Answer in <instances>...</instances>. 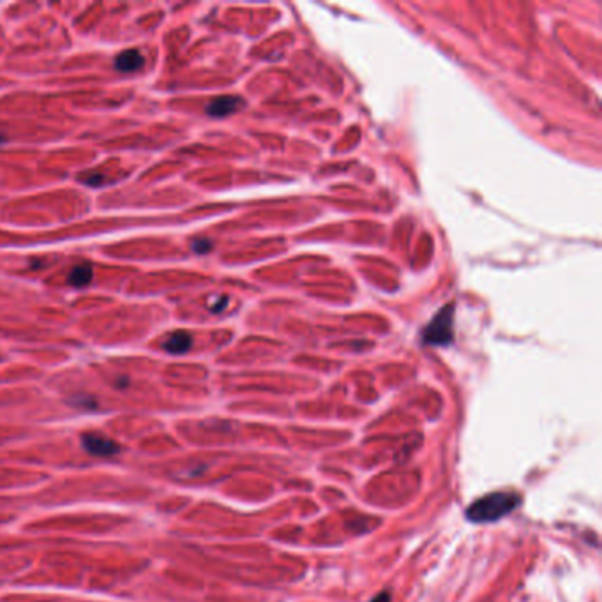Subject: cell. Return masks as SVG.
I'll list each match as a JSON object with an SVG mask.
<instances>
[{"label":"cell","instance_id":"10","mask_svg":"<svg viewBox=\"0 0 602 602\" xmlns=\"http://www.w3.org/2000/svg\"><path fill=\"white\" fill-rule=\"evenodd\" d=\"M193 249H195L196 255H205V253L212 249V242L208 239H198L193 242Z\"/></svg>","mask_w":602,"mask_h":602},{"label":"cell","instance_id":"12","mask_svg":"<svg viewBox=\"0 0 602 602\" xmlns=\"http://www.w3.org/2000/svg\"><path fill=\"white\" fill-rule=\"evenodd\" d=\"M129 383H131V382H129V378H128V376H119V378H117V380H115V385H117V387H119V389H124V387H128Z\"/></svg>","mask_w":602,"mask_h":602},{"label":"cell","instance_id":"11","mask_svg":"<svg viewBox=\"0 0 602 602\" xmlns=\"http://www.w3.org/2000/svg\"><path fill=\"white\" fill-rule=\"evenodd\" d=\"M72 405H76V407H84V408H94L96 407V401H94L90 396H81V398L72 399Z\"/></svg>","mask_w":602,"mask_h":602},{"label":"cell","instance_id":"8","mask_svg":"<svg viewBox=\"0 0 602 602\" xmlns=\"http://www.w3.org/2000/svg\"><path fill=\"white\" fill-rule=\"evenodd\" d=\"M80 180L85 184V186H90V188H99V186H104V182H106V177H104L103 173H99V172H87V173H84V175H80Z\"/></svg>","mask_w":602,"mask_h":602},{"label":"cell","instance_id":"3","mask_svg":"<svg viewBox=\"0 0 602 602\" xmlns=\"http://www.w3.org/2000/svg\"><path fill=\"white\" fill-rule=\"evenodd\" d=\"M81 445L88 454L97 456V458H113L122 449L119 442L103 435V433H94V431H88L81 436Z\"/></svg>","mask_w":602,"mask_h":602},{"label":"cell","instance_id":"13","mask_svg":"<svg viewBox=\"0 0 602 602\" xmlns=\"http://www.w3.org/2000/svg\"><path fill=\"white\" fill-rule=\"evenodd\" d=\"M371 602H391V597H389V594H385V592H383V594L376 595V597L373 599Z\"/></svg>","mask_w":602,"mask_h":602},{"label":"cell","instance_id":"9","mask_svg":"<svg viewBox=\"0 0 602 602\" xmlns=\"http://www.w3.org/2000/svg\"><path fill=\"white\" fill-rule=\"evenodd\" d=\"M207 306L212 313H221L224 307L228 306V297L226 295H212L211 299H208Z\"/></svg>","mask_w":602,"mask_h":602},{"label":"cell","instance_id":"4","mask_svg":"<svg viewBox=\"0 0 602 602\" xmlns=\"http://www.w3.org/2000/svg\"><path fill=\"white\" fill-rule=\"evenodd\" d=\"M242 106V99L233 96H221L212 99L207 104V115L221 119V117H228L231 113H235L239 108Z\"/></svg>","mask_w":602,"mask_h":602},{"label":"cell","instance_id":"7","mask_svg":"<svg viewBox=\"0 0 602 602\" xmlns=\"http://www.w3.org/2000/svg\"><path fill=\"white\" fill-rule=\"evenodd\" d=\"M94 278V269L88 262H80V264L72 265V269L68 274V283L75 288H85L92 283Z\"/></svg>","mask_w":602,"mask_h":602},{"label":"cell","instance_id":"2","mask_svg":"<svg viewBox=\"0 0 602 602\" xmlns=\"http://www.w3.org/2000/svg\"><path fill=\"white\" fill-rule=\"evenodd\" d=\"M452 316H454V306H445L424 331V343L427 344H447L452 341Z\"/></svg>","mask_w":602,"mask_h":602},{"label":"cell","instance_id":"1","mask_svg":"<svg viewBox=\"0 0 602 602\" xmlns=\"http://www.w3.org/2000/svg\"><path fill=\"white\" fill-rule=\"evenodd\" d=\"M519 505V496L512 491H496L478 498L467 511V518L475 523H489L503 518Z\"/></svg>","mask_w":602,"mask_h":602},{"label":"cell","instance_id":"5","mask_svg":"<svg viewBox=\"0 0 602 602\" xmlns=\"http://www.w3.org/2000/svg\"><path fill=\"white\" fill-rule=\"evenodd\" d=\"M193 347V336L186 331H175L163 341V348L168 353L182 355L186 351L191 350Z\"/></svg>","mask_w":602,"mask_h":602},{"label":"cell","instance_id":"6","mask_svg":"<svg viewBox=\"0 0 602 602\" xmlns=\"http://www.w3.org/2000/svg\"><path fill=\"white\" fill-rule=\"evenodd\" d=\"M144 55L138 50H124L115 57V69L120 72H135L144 66Z\"/></svg>","mask_w":602,"mask_h":602}]
</instances>
